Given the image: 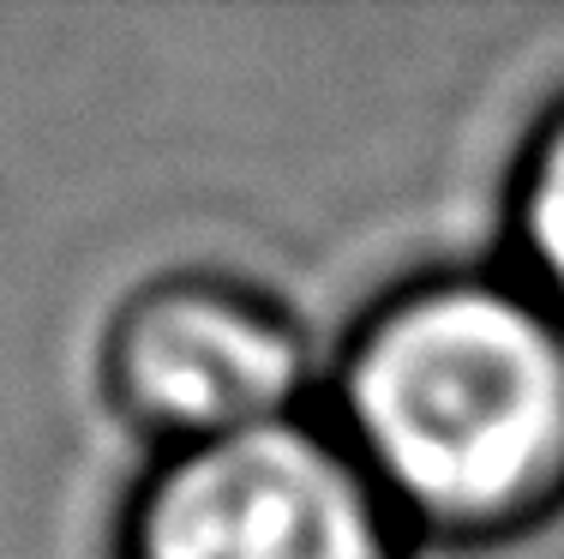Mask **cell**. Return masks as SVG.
<instances>
[{
  "label": "cell",
  "instance_id": "1",
  "mask_svg": "<svg viewBox=\"0 0 564 559\" xmlns=\"http://www.w3.org/2000/svg\"><path fill=\"white\" fill-rule=\"evenodd\" d=\"M343 445L397 517L492 529L564 482V319L529 283L391 301L343 367Z\"/></svg>",
  "mask_w": 564,
  "mask_h": 559
},
{
  "label": "cell",
  "instance_id": "2",
  "mask_svg": "<svg viewBox=\"0 0 564 559\" xmlns=\"http://www.w3.org/2000/svg\"><path fill=\"white\" fill-rule=\"evenodd\" d=\"M397 512L343 439L306 421L169 451L132 559H391Z\"/></svg>",
  "mask_w": 564,
  "mask_h": 559
},
{
  "label": "cell",
  "instance_id": "3",
  "mask_svg": "<svg viewBox=\"0 0 564 559\" xmlns=\"http://www.w3.org/2000/svg\"><path fill=\"white\" fill-rule=\"evenodd\" d=\"M115 385L174 451L294 421L306 343L276 308L223 283L144 295L115 331Z\"/></svg>",
  "mask_w": 564,
  "mask_h": 559
},
{
  "label": "cell",
  "instance_id": "4",
  "mask_svg": "<svg viewBox=\"0 0 564 559\" xmlns=\"http://www.w3.org/2000/svg\"><path fill=\"white\" fill-rule=\"evenodd\" d=\"M517 247L529 289L564 319V115L534 139L517 186Z\"/></svg>",
  "mask_w": 564,
  "mask_h": 559
}]
</instances>
